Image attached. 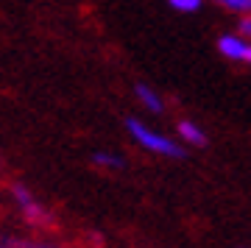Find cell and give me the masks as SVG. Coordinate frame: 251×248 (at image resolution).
Instances as JSON below:
<instances>
[{"label":"cell","instance_id":"obj_1","mask_svg":"<svg viewBox=\"0 0 251 248\" xmlns=\"http://www.w3.org/2000/svg\"><path fill=\"white\" fill-rule=\"evenodd\" d=\"M126 128L131 134V140L143 148V151H151V153H159V156H168V159H181L184 156V148H181L176 140L165 137V134L153 131L151 125H145L143 120L137 117H128L126 120Z\"/></svg>","mask_w":251,"mask_h":248},{"label":"cell","instance_id":"obj_2","mask_svg":"<svg viewBox=\"0 0 251 248\" xmlns=\"http://www.w3.org/2000/svg\"><path fill=\"white\" fill-rule=\"evenodd\" d=\"M11 195H14V204L20 206V212H23V218H25L28 223H34V226H42V223H48L45 206L36 201L34 193H31L25 184H14V187H11Z\"/></svg>","mask_w":251,"mask_h":248},{"label":"cell","instance_id":"obj_3","mask_svg":"<svg viewBox=\"0 0 251 248\" xmlns=\"http://www.w3.org/2000/svg\"><path fill=\"white\" fill-rule=\"evenodd\" d=\"M218 50H221L226 59H232V62H243V59H246V50H249V42L237 34H224L218 39Z\"/></svg>","mask_w":251,"mask_h":248},{"label":"cell","instance_id":"obj_4","mask_svg":"<svg viewBox=\"0 0 251 248\" xmlns=\"http://www.w3.org/2000/svg\"><path fill=\"white\" fill-rule=\"evenodd\" d=\"M134 95H137V100H140V103L148 109V112H153V115L165 112V100H162V95H159L153 87H148V84H137V87H134Z\"/></svg>","mask_w":251,"mask_h":248},{"label":"cell","instance_id":"obj_5","mask_svg":"<svg viewBox=\"0 0 251 248\" xmlns=\"http://www.w3.org/2000/svg\"><path fill=\"white\" fill-rule=\"evenodd\" d=\"M176 131H179L181 142L184 145H193V148H204L206 145V134L201 125H196L193 120H181L179 125H176Z\"/></svg>","mask_w":251,"mask_h":248},{"label":"cell","instance_id":"obj_6","mask_svg":"<svg viewBox=\"0 0 251 248\" xmlns=\"http://www.w3.org/2000/svg\"><path fill=\"white\" fill-rule=\"evenodd\" d=\"M92 162L98 165V168H106V170H120L126 165V159L120 153H112V151H98L92 153Z\"/></svg>","mask_w":251,"mask_h":248},{"label":"cell","instance_id":"obj_7","mask_svg":"<svg viewBox=\"0 0 251 248\" xmlns=\"http://www.w3.org/2000/svg\"><path fill=\"white\" fill-rule=\"evenodd\" d=\"M215 3L234 14H251V0H215Z\"/></svg>","mask_w":251,"mask_h":248},{"label":"cell","instance_id":"obj_8","mask_svg":"<svg viewBox=\"0 0 251 248\" xmlns=\"http://www.w3.org/2000/svg\"><path fill=\"white\" fill-rule=\"evenodd\" d=\"M176 11H181V14H193V11H198L201 6H204V0H168Z\"/></svg>","mask_w":251,"mask_h":248},{"label":"cell","instance_id":"obj_9","mask_svg":"<svg viewBox=\"0 0 251 248\" xmlns=\"http://www.w3.org/2000/svg\"><path fill=\"white\" fill-rule=\"evenodd\" d=\"M237 36H243L246 42L251 39V14H243L240 23H237Z\"/></svg>","mask_w":251,"mask_h":248},{"label":"cell","instance_id":"obj_10","mask_svg":"<svg viewBox=\"0 0 251 248\" xmlns=\"http://www.w3.org/2000/svg\"><path fill=\"white\" fill-rule=\"evenodd\" d=\"M11 248H56V246H50V243H23V240H11Z\"/></svg>","mask_w":251,"mask_h":248},{"label":"cell","instance_id":"obj_11","mask_svg":"<svg viewBox=\"0 0 251 248\" xmlns=\"http://www.w3.org/2000/svg\"><path fill=\"white\" fill-rule=\"evenodd\" d=\"M0 248H11V240H9V237H3V240H0Z\"/></svg>","mask_w":251,"mask_h":248},{"label":"cell","instance_id":"obj_12","mask_svg":"<svg viewBox=\"0 0 251 248\" xmlns=\"http://www.w3.org/2000/svg\"><path fill=\"white\" fill-rule=\"evenodd\" d=\"M243 62H251V42H249V50H246V59Z\"/></svg>","mask_w":251,"mask_h":248}]
</instances>
